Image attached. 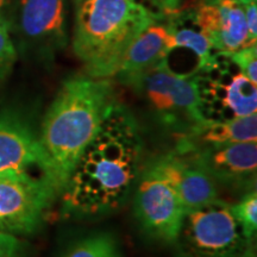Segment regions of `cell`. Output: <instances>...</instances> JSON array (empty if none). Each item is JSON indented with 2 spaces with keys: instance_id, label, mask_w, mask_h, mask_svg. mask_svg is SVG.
<instances>
[{
  "instance_id": "1",
  "label": "cell",
  "mask_w": 257,
  "mask_h": 257,
  "mask_svg": "<svg viewBox=\"0 0 257 257\" xmlns=\"http://www.w3.org/2000/svg\"><path fill=\"white\" fill-rule=\"evenodd\" d=\"M143 148L136 118L114 101L61 193L63 213L92 218L119 210L140 176Z\"/></svg>"
},
{
  "instance_id": "2",
  "label": "cell",
  "mask_w": 257,
  "mask_h": 257,
  "mask_svg": "<svg viewBox=\"0 0 257 257\" xmlns=\"http://www.w3.org/2000/svg\"><path fill=\"white\" fill-rule=\"evenodd\" d=\"M115 101L108 79L72 76L64 80L42 123L40 143L57 195Z\"/></svg>"
},
{
  "instance_id": "3",
  "label": "cell",
  "mask_w": 257,
  "mask_h": 257,
  "mask_svg": "<svg viewBox=\"0 0 257 257\" xmlns=\"http://www.w3.org/2000/svg\"><path fill=\"white\" fill-rule=\"evenodd\" d=\"M157 17L133 0H74L73 50L87 75L115 76L133 42Z\"/></svg>"
},
{
  "instance_id": "4",
  "label": "cell",
  "mask_w": 257,
  "mask_h": 257,
  "mask_svg": "<svg viewBox=\"0 0 257 257\" xmlns=\"http://www.w3.org/2000/svg\"><path fill=\"white\" fill-rule=\"evenodd\" d=\"M172 245L174 257H256L255 240L245 236L231 204L221 199L186 212Z\"/></svg>"
},
{
  "instance_id": "5",
  "label": "cell",
  "mask_w": 257,
  "mask_h": 257,
  "mask_svg": "<svg viewBox=\"0 0 257 257\" xmlns=\"http://www.w3.org/2000/svg\"><path fill=\"white\" fill-rule=\"evenodd\" d=\"M204 123H216L256 113L257 86L231 60L218 53L214 62L193 76Z\"/></svg>"
},
{
  "instance_id": "6",
  "label": "cell",
  "mask_w": 257,
  "mask_h": 257,
  "mask_svg": "<svg viewBox=\"0 0 257 257\" xmlns=\"http://www.w3.org/2000/svg\"><path fill=\"white\" fill-rule=\"evenodd\" d=\"M130 87L146 99L149 107L167 125L188 127L189 134L204 124L193 76L172 72L162 62L144 73Z\"/></svg>"
},
{
  "instance_id": "7",
  "label": "cell",
  "mask_w": 257,
  "mask_h": 257,
  "mask_svg": "<svg viewBox=\"0 0 257 257\" xmlns=\"http://www.w3.org/2000/svg\"><path fill=\"white\" fill-rule=\"evenodd\" d=\"M56 197L55 188L43 176L0 175V231L17 237L35 233Z\"/></svg>"
},
{
  "instance_id": "8",
  "label": "cell",
  "mask_w": 257,
  "mask_h": 257,
  "mask_svg": "<svg viewBox=\"0 0 257 257\" xmlns=\"http://www.w3.org/2000/svg\"><path fill=\"white\" fill-rule=\"evenodd\" d=\"M137 184L134 212L141 229L150 238L172 245L186 213L178 193L153 163L138 176Z\"/></svg>"
},
{
  "instance_id": "9",
  "label": "cell",
  "mask_w": 257,
  "mask_h": 257,
  "mask_svg": "<svg viewBox=\"0 0 257 257\" xmlns=\"http://www.w3.org/2000/svg\"><path fill=\"white\" fill-rule=\"evenodd\" d=\"M153 165L174 187L185 212L219 199L217 182L186 138L180 141L175 150L159 157Z\"/></svg>"
},
{
  "instance_id": "10",
  "label": "cell",
  "mask_w": 257,
  "mask_h": 257,
  "mask_svg": "<svg viewBox=\"0 0 257 257\" xmlns=\"http://www.w3.org/2000/svg\"><path fill=\"white\" fill-rule=\"evenodd\" d=\"M18 30L25 48L51 59L68 38L64 0H21Z\"/></svg>"
},
{
  "instance_id": "11",
  "label": "cell",
  "mask_w": 257,
  "mask_h": 257,
  "mask_svg": "<svg viewBox=\"0 0 257 257\" xmlns=\"http://www.w3.org/2000/svg\"><path fill=\"white\" fill-rule=\"evenodd\" d=\"M4 174H32L50 181L40 138L15 112L0 114V175Z\"/></svg>"
},
{
  "instance_id": "12",
  "label": "cell",
  "mask_w": 257,
  "mask_h": 257,
  "mask_svg": "<svg viewBox=\"0 0 257 257\" xmlns=\"http://www.w3.org/2000/svg\"><path fill=\"white\" fill-rule=\"evenodd\" d=\"M195 18L218 53L233 54L250 42L244 6L238 0H194Z\"/></svg>"
},
{
  "instance_id": "13",
  "label": "cell",
  "mask_w": 257,
  "mask_h": 257,
  "mask_svg": "<svg viewBox=\"0 0 257 257\" xmlns=\"http://www.w3.org/2000/svg\"><path fill=\"white\" fill-rule=\"evenodd\" d=\"M193 147L216 182L249 191L256 188L257 142Z\"/></svg>"
},
{
  "instance_id": "14",
  "label": "cell",
  "mask_w": 257,
  "mask_h": 257,
  "mask_svg": "<svg viewBox=\"0 0 257 257\" xmlns=\"http://www.w3.org/2000/svg\"><path fill=\"white\" fill-rule=\"evenodd\" d=\"M167 21L170 38L168 51L163 61L179 56L180 64L184 66L185 59L188 57L193 76L214 62L218 51L198 24L191 5L180 6L176 11L167 15Z\"/></svg>"
},
{
  "instance_id": "15",
  "label": "cell",
  "mask_w": 257,
  "mask_h": 257,
  "mask_svg": "<svg viewBox=\"0 0 257 257\" xmlns=\"http://www.w3.org/2000/svg\"><path fill=\"white\" fill-rule=\"evenodd\" d=\"M169 38L167 15L160 16L133 42L115 78L130 86L148 70L162 63L168 51Z\"/></svg>"
},
{
  "instance_id": "16",
  "label": "cell",
  "mask_w": 257,
  "mask_h": 257,
  "mask_svg": "<svg viewBox=\"0 0 257 257\" xmlns=\"http://www.w3.org/2000/svg\"><path fill=\"white\" fill-rule=\"evenodd\" d=\"M184 137L195 147L257 142V114L252 113L216 123H204Z\"/></svg>"
},
{
  "instance_id": "17",
  "label": "cell",
  "mask_w": 257,
  "mask_h": 257,
  "mask_svg": "<svg viewBox=\"0 0 257 257\" xmlns=\"http://www.w3.org/2000/svg\"><path fill=\"white\" fill-rule=\"evenodd\" d=\"M62 257H123V253L113 233L95 232L74 243Z\"/></svg>"
},
{
  "instance_id": "18",
  "label": "cell",
  "mask_w": 257,
  "mask_h": 257,
  "mask_svg": "<svg viewBox=\"0 0 257 257\" xmlns=\"http://www.w3.org/2000/svg\"><path fill=\"white\" fill-rule=\"evenodd\" d=\"M231 208L243 232L249 239H256L257 230V193L251 189L240 198L236 204H231Z\"/></svg>"
},
{
  "instance_id": "19",
  "label": "cell",
  "mask_w": 257,
  "mask_h": 257,
  "mask_svg": "<svg viewBox=\"0 0 257 257\" xmlns=\"http://www.w3.org/2000/svg\"><path fill=\"white\" fill-rule=\"evenodd\" d=\"M16 57V48L5 23H0V80L4 79L12 69Z\"/></svg>"
},
{
  "instance_id": "20",
  "label": "cell",
  "mask_w": 257,
  "mask_h": 257,
  "mask_svg": "<svg viewBox=\"0 0 257 257\" xmlns=\"http://www.w3.org/2000/svg\"><path fill=\"white\" fill-rule=\"evenodd\" d=\"M231 60L250 81L257 85V47H248L230 54Z\"/></svg>"
},
{
  "instance_id": "21",
  "label": "cell",
  "mask_w": 257,
  "mask_h": 257,
  "mask_svg": "<svg viewBox=\"0 0 257 257\" xmlns=\"http://www.w3.org/2000/svg\"><path fill=\"white\" fill-rule=\"evenodd\" d=\"M24 243L19 237L0 231V257H25Z\"/></svg>"
},
{
  "instance_id": "22",
  "label": "cell",
  "mask_w": 257,
  "mask_h": 257,
  "mask_svg": "<svg viewBox=\"0 0 257 257\" xmlns=\"http://www.w3.org/2000/svg\"><path fill=\"white\" fill-rule=\"evenodd\" d=\"M156 16L172 14L181 6V0H133Z\"/></svg>"
},
{
  "instance_id": "23",
  "label": "cell",
  "mask_w": 257,
  "mask_h": 257,
  "mask_svg": "<svg viewBox=\"0 0 257 257\" xmlns=\"http://www.w3.org/2000/svg\"><path fill=\"white\" fill-rule=\"evenodd\" d=\"M244 12H245V19H246V27H248V35L250 38V42L252 44H256L257 41V8L256 3H251V4L243 5Z\"/></svg>"
},
{
  "instance_id": "24",
  "label": "cell",
  "mask_w": 257,
  "mask_h": 257,
  "mask_svg": "<svg viewBox=\"0 0 257 257\" xmlns=\"http://www.w3.org/2000/svg\"><path fill=\"white\" fill-rule=\"evenodd\" d=\"M242 5H248V4H251V3H256V0H238Z\"/></svg>"
},
{
  "instance_id": "25",
  "label": "cell",
  "mask_w": 257,
  "mask_h": 257,
  "mask_svg": "<svg viewBox=\"0 0 257 257\" xmlns=\"http://www.w3.org/2000/svg\"><path fill=\"white\" fill-rule=\"evenodd\" d=\"M5 3V0H0V6H3V4Z\"/></svg>"
}]
</instances>
